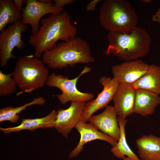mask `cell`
I'll return each instance as SVG.
<instances>
[{"label": "cell", "mask_w": 160, "mask_h": 160, "mask_svg": "<svg viewBox=\"0 0 160 160\" xmlns=\"http://www.w3.org/2000/svg\"><path fill=\"white\" fill-rule=\"evenodd\" d=\"M38 1L45 4H53L51 0H38Z\"/></svg>", "instance_id": "cell-27"}, {"label": "cell", "mask_w": 160, "mask_h": 160, "mask_svg": "<svg viewBox=\"0 0 160 160\" xmlns=\"http://www.w3.org/2000/svg\"><path fill=\"white\" fill-rule=\"evenodd\" d=\"M117 116L114 106L108 105L102 113L92 116L88 121L101 132L118 141L120 129Z\"/></svg>", "instance_id": "cell-12"}, {"label": "cell", "mask_w": 160, "mask_h": 160, "mask_svg": "<svg viewBox=\"0 0 160 160\" xmlns=\"http://www.w3.org/2000/svg\"><path fill=\"white\" fill-rule=\"evenodd\" d=\"M149 65L142 60L137 59L113 66L111 71L113 78L119 84H131L146 72Z\"/></svg>", "instance_id": "cell-11"}, {"label": "cell", "mask_w": 160, "mask_h": 160, "mask_svg": "<svg viewBox=\"0 0 160 160\" xmlns=\"http://www.w3.org/2000/svg\"><path fill=\"white\" fill-rule=\"evenodd\" d=\"M117 118L120 128V135L117 144L111 149V152L115 157L123 159L127 156L135 160H141L129 148L127 143L125 126L127 120L121 119L119 117Z\"/></svg>", "instance_id": "cell-19"}, {"label": "cell", "mask_w": 160, "mask_h": 160, "mask_svg": "<svg viewBox=\"0 0 160 160\" xmlns=\"http://www.w3.org/2000/svg\"><path fill=\"white\" fill-rule=\"evenodd\" d=\"M99 22L109 31L129 32L137 27L138 17L134 8L124 0H106L100 8Z\"/></svg>", "instance_id": "cell-4"}, {"label": "cell", "mask_w": 160, "mask_h": 160, "mask_svg": "<svg viewBox=\"0 0 160 160\" xmlns=\"http://www.w3.org/2000/svg\"><path fill=\"white\" fill-rule=\"evenodd\" d=\"M45 102L44 97L39 96L33 98L30 102L20 106L14 107L9 106L2 108L0 109V122L8 121L12 123H15L19 119L18 114L26 109L27 107L35 105H42Z\"/></svg>", "instance_id": "cell-21"}, {"label": "cell", "mask_w": 160, "mask_h": 160, "mask_svg": "<svg viewBox=\"0 0 160 160\" xmlns=\"http://www.w3.org/2000/svg\"><path fill=\"white\" fill-rule=\"evenodd\" d=\"M22 15L12 0H0V31L7 24H15L21 21Z\"/></svg>", "instance_id": "cell-20"}, {"label": "cell", "mask_w": 160, "mask_h": 160, "mask_svg": "<svg viewBox=\"0 0 160 160\" xmlns=\"http://www.w3.org/2000/svg\"><path fill=\"white\" fill-rule=\"evenodd\" d=\"M85 102L72 101L67 109L57 112L54 128L64 137L67 138L72 129L81 120L86 105Z\"/></svg>", "instance_id": "cell-9"}, {"label": "cell", "mask_w": 160, "mask_h": 160, "mask_svg": "<svg viewBox=\"0 0 160 160\" xmlns=\"http://www.w3.org/2000/svg\"><path fill=\"white\" fill-rule=\"evenodd\" d=\"M91 69V67L85 65L79 75L72 79L53 72L49 75L46 84L50 87H57L62 91L61 94H57L56 96L62 104L64 105L69 101H89L94 98V95L91 93L79 91L76 85L79 79L84 74L89 72Z\"/></svg>", "instance_id": "cell-6"}, {"label": "cell", "mask_w": 160, "mask_h": 160, "mask_svg": "<svg viewBox=\"0 0 160 160\" xmlns=\"http://www.w3.org/2000/svg\"><path fill=\"white\" fill-rule=\"evenodd\" d=\"M100 0H93L91 1L87 5L86 9L87 11H94L96 4Z\"/></svg>", "instance_id": "cell-24"}, {"label": "cell", "mask_w": 160, "mask_h": 160, "mask_svg": "<svg viewBox=\"0 0 160 160\" xmlns=\"http://www.w3.org/2000/svg\"><path fill=\"white\" fill-rule=\"evenodd\" d=\"M160 104L159 95L143 90H135L134 111L142 116L152 114Z\"/></svg>", "instance_id": "cell-15"}, {"label": "cell", "mask_w": 160, "mask_h": 160, "mask_svg": "<svg viewBox=\"0 0 160 160\" xmlns=\"http://www.w3.org/2000/svg\"><path fill=\"white\" fill-rule=\"evenodd\" d=\"M107 38L108 46L106 54L126 61L145 57L149 51L150 36L141 27H136L129 32L109 31Z\"/></svg>", "instance_id": "cell-2"}, {"label": "cell", "mask_w": 160, "mask_h": 160, "mask_svg": "<svg viewBox=\"0 0 160 160\" xmlns=\"http://www.w3.org/2000/svg\"><path fill=\"white\" fill-rule=\"evenodd\" d=\"M23 1V0H13L15 7L20 12L21 10H22L23 9L22 8V5Z\"/></svg>", "instance_id": "cell-26"}, {"label": "cell", "mask_w": 160, "mask_h": 160, "mask_svg": "<svg viewBox=\"0 0 160 160\" xmlns=\"http://www.w3.org/2000/svg\"><path fill=\"white\" fill-rule=\"evenodd\" d=\"M122 160H135L131 157L127 156Z\"/></svg>", "instance_id": "cell-28"}, {"label": "cell", "mask_w": 160, "mask_h": 160, "mask_svg": "<svg viewBox=\"0 0 160 160\" xmlns=\"http://www.w3.org/2000/svg\"><path fill=\"white\" fill-rule=\"evenodd\" d=\"M152 21L160 23V7L158 8L152 17Z\"/></svg>", "instance_id": "cell-25"}, {"label": "cell", "mask_w": 160, "mask_h": 160, "mask_svg": "<svg viewBox=\"0 0 160 160\" xmlns=\"http://www.w3.org/2000/svg\"><path fill=\"white\" fill-rule=\"evenodd\" d=\"M135 90L131 84H119L113 100L118 117L122 119L134 113Z\"/></svg>", "instance_id": "cell-14"}, {"label": "cell", "mask_w": 160, "mask_h": 160, "mask_svg": "<svg viewBox=\"0 0 160 160\" xmlns=\"http://www.w3.org/2000/svg\"><path fill=\"white\" fill-rule=\"evenodd\" d=\"M142 160H160V137L152 134L143 135L135 141Z\"/></svg>", "instance_id": "cell-17"}, {"label": "cell", "mask_w": 160, "mask_h": 160, "mask_svg": "<svg viewBox=\"0 0 160 160\" xmlns=\"http://www.w3.org/2000/svg\"><path fill=\"white\" fill-rule=\"evenodd\" d=\"M142 1L147 3H150L151 1V0H142Z\"/></svg>", "instance_id": "cell-29"}, {"label": "cell", "mask_w": 160, "mask_h": 160, "mask_svg": "<svg viewBox=\"0 0 160 160\" xmlns=\"http://www.w3.org/2000/svg\"><path fill=\"white\" fill-rule=\"evenodd\" d=\"M99 81L103 86V90L95 99L86 104L81 121L82 122H87L94 113L107 106L113 100L119 84L114 78L105 76L101 77Z\"/></svg>", "instance_id": "cell-8"}, {"label": "cell", "mask_w": 160, "mask_h": 160, "mask_svg": "<svg viewBox=\"0 0 160 160\" xmlns=\"http://www.w3.org/2000/svg\"><path fill=\"white\" fill-rule=\"evenodd\" d=\"M25 7L22 10L21 22L23 24H29L31 27L32 34L38 31L41 18L44 15L52 14L58 15L62 12L63 8L55 7L53 4H45L36 0H24Z\"/></svg>", "instance_id": "cell-10"}, {"label": "cell", "mask_w": 160, "mask_h": 160, "mask_svg": "<svg viewBox=\"0 0 160 160\" xmlns=\"http://www.w3.org/2000/svg\"><path fill=\"white\" fill-rule=\"evenodd\" d=\"M71 16L65 11L43 18L36 33L32 34L28 41L35 49L34 57L40 58L46 50L51 49L58 40L66 41L76 36L77 28L70 21Z\"/></svg>", "instance_id": "cell-1"}, {"label": "cell", "mask_w": 160, "mask_h": 160, "mask_svg": "<svg viewBox=\"0 0 160 160\" xmlns=\"http://www.w3.org/2000/svg\"><path fill=\"white\" fill-rule=\"evenodd\" d=\"M39 58L30 55L22 57L16 63L12 77L21 91L17 96L24 93H31L46 84L49 71Z\"/></svg>", "instance_id": "cell-5"}, {"label": "cell", "mask_w": 160, "mask_h": 160, "mask_svg": "<svg viewBox=\"0 0 160 160\" xmlns=\"http://www.w3.org/2000/svg\"><path fill=\"white\" fill-rule=\"evenodd\" d=\"M75 1V0H54L53 6L58 8H63L64 6L72 4Z\"/></svg>", "instance_id": "cell-23"}, {"label": "cell", "mask_w": 160, "mask_h": 160, "mask_svg": "<svg viewBox=\"0 0 160 160\" xmlns=\"http://www.w3.org/2000/svg\"><path fill=\"white\" fill-rule=\"evenodd\" d=\"M12 73L9 74L0 71V96H5L14 93L17 89V84L12 77Z\"/></svg>", "instance_id": "cell-22"}, {"label": "cell", "mask_w": 160, "mask_h": 160, "mask_svg": "<svg viewBox=\"0 0 160 160\" xmlns=\"http://www.w3.org/2000/svg\"><path fill=\"white\" fill-rule=\"evenodd\" d=\"M57 115V112L53 110L44 117L34 119H23L21 124L17 126L7 128L0 127V130L4 134H7L12 132H17L23 130L33 131L40 128H53Z\"/></svg>", "instance_id": "cell-16"}, {"label": "cell", "mask_w": 160, "mask_h": 160, "mask_svg": "<svg viewBox=\"0 0 160 160\" xmlns=\"http://www.w3.org/2000/svg\"><path fill=\"white\" fill-rule=\"evenodd\" d=\"M28 26L20 21L11 24L0 34V64L1 67L7 65L11 59L17 58L12 52L16 47L19 50L24 48V41L22 39V33L27 30Z\"/></svg>", "instance_id": "cell-7"}, {"label": "cell", "mask_w": 160, "mask_h": 160, "mask_svg": "<svg viewBox=\"0 0 160 160\" xmlns=\"http://www.w3.org/2000/svg\"><path fill=\"white\" fill-rule=\"evenodd\" d=\"M42 61L51 68L55 69L71 67L78 63L94 62L88 43L79 37H75L57 44L43 53Z\"/></svg>", "instance_id": "cell-3"}, {"label": "cell", "mask_w": 160, "mask_h": 160, "mask_svg": "<svg viewBox=\"0 0 160 160\" xmlns=\"http://www.w3.org/2000/svg\"><path fill=\"white\" fill-rule=\"evenodd\" d=\"M131 85L135 90H143L160 95V66L149 65L146 72Z\"/></svg>", "instance_id": "cell-18"}, {"label": "cell", "mask_w": 160, "mask_h": 160, "mask_svg": "<svg viewBox=\"0 0 160 160\" xmlns=\"http://www.w3.org/2000/svg\"><path fill=\"white\" fill-rule=\"evenodd\" d=\"M75 127L80 135V139L77 146L70 153L69 158L77 157L82 151L83 146L92 141L96 140H103L108 142L113 147L118 142L109 136L99 131L90 123H87L80 121Z\"/></svg>", "instance_id": "cell-13"}]
</instances>
